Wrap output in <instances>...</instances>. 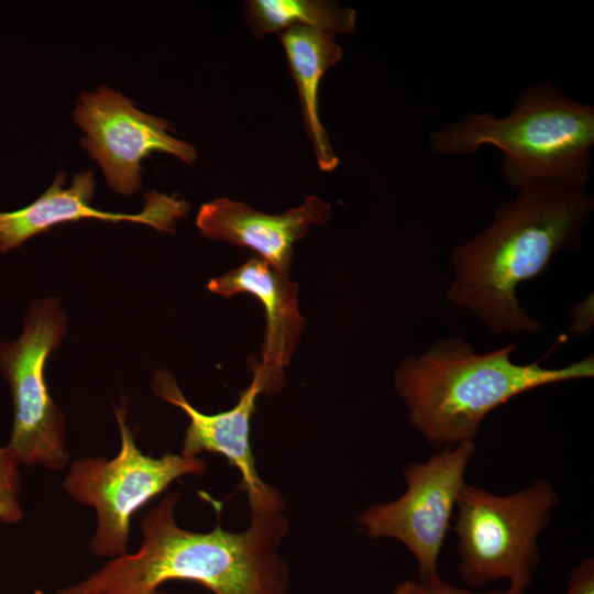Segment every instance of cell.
I'll use <instances>...</instances> for the list:
<instances>
[{"label": "cell", "instance_id": "1", "mask_svg": "<svg viewBox=\"0 0 594 594\" xmlns=\"http://www.w3.org/2000/svg\"><path fill=\"white\" fill-rule=\"evenodd\" d=\"M516 191L494 210L488 226L451 253L448 300L494 334L541 331L520 307L517 288L542 275L558 253L580 246L594 208L585 186L543 182Z\"/></svg>", "mask_w": 594, "mask_h": 594}, {"label": "cell", "instance_id": "2", "mask_svg": "<svg viewBox=\"0 0 594 594\" xmlns=\"http://www.w3.org/2000/svg\"><path fill=\"white\" fill-rule=\"evenodd\" d=\"M182 495L166 494L141 520L133 553L110 559L82 581L56 594H154L168 581L196 582L215 594H286L289 571L278 548L288 532L283 513L252 515L240 532H196L180 527Z\"/></svg>", "mask_w": 594, "mask_h": 594}, {"label": "cell", "instance_id": "3", "mask_svg": "<svg viewBox=\"0 0 594 594\" xmlns=\"http://www.w3.org/2000/svg\"><path fill=\"white\" fill-rule=\"evenodd\" d=\"M515 344L477 353L465 340L446 337L407 356L394 375L410 425L431 444L474 441L483 419L509 399L541 386L594 376L587 355L561 367L512 360Z\"/></svg>", "mask_w": 594, "mask_h": 594}, {"label": "cell", "instance_id": "4", "mask_svg": "<svg viewBox=\"0 0 594 594\" xmlns=\"http://www.w3.org/2000/svg\"><path fill=\"white\" fill-rule=\"evenodd\" d=\"M433 154L503 152L501 175L518 190L535 183L585 186L594 146V108L541 82L521 91L507 116L471 111L428 136Z\"/></svg>", "mask_w": 594, "mask_h": 594}, {"label": "cell", "instance_id": "5", "mask_svg": "<svg viewBox=\"0 0 594 594\" xmlns=\"http://www.w3.org/2000/svg\"><path fill=\"white\" fill-rule=\"evenodd\" d=\"M558 504L554 486L543 477L508 495L466 483L454 525L463 581L483 587L507 580L510 591L525 594L540 562L539 535Z\"/></svg>", "mask_w": 594, "mask_h": 594}, {"label": "cell", "instance_id": "6", "mask_svg": "<svg viewBox=\"0 0 594 594\" xmlns=\"http://www.w3.org/2000/svg\"><path fill=\"white\" fill-rule=\"evenodd\" d=\"M121 436L113 458L85 457L74 461L63 481V490L74 501L91 506L97 528L89 542L92 554L117 558L128 552L133 515L177 479L201 475L207 463L198 457L166 453L144 454L127 421L125 407L114 406Z\"/></svg>", "mask_w": 594, "mask_h": 594}, {"label": "cell", "instance_id": "7", "mask_svg": "<svg viewBox=\"0 0 594 594\" xmlns=\"http://www.w3.org/2000/svg\"><path fill=\"white\" fill-rule=\"evenodd\" d=\"M67 317L56 297L33 302L15 341L0 343V372L9 384L13 421L9 448L20 464L58 471L69 463L66 425L52 399L44 370L58 348Z\"/></svg>", "mask_w": 594, "mask_h": 594}, {"label": "cell", "instance_id": "8", "mask_svg": "<svg viewBox=\"0 0 594 594\" xmlns=\"http://www.w3.org/2000/svg\"><path fill=\"white\" fill-rule=\"evenodd\" d=\"M475 451L474 441L443 447L426 462L402 468L405 493L362 510L356 521L371 539L392 538L415 557L419 582L439 576L438 561Z\"/></svg>", "mask_w": 594, "mask_h": 594}, {"label": "cell", "instance_id": "9", "mask_svg": "<svg viewBox=\"0 0 594 594\" xmlns=\"http://www.w3.org/2000/svg\"><path fill=\"white\" fill-rule=\"evenodd\" d=\"M73 120L85 133L81 146L99 164L108 185L121 195L141 189V162L151 152L174 155L189 165L197 160L193 144L168 133L173 131L169 121L139 110L108 86L82 91Z\"/></svg>", "mask_w": 594, "mask_h": 594}, {"label": "cell", "instance_id": "10", "mask_svg": "<svg viewBox=\"0 0 594 594\" xmlns=\"http://www.w3.org/2000/svg\"><path fill=\"white\" fill-rule=\"evenodd\" d=\"M253 375L238 404L215 415L204 414L189 404L166 370L155 373L152 388L156 396L180 408L189 419L182 455L198 457L202 452L223 455L241 474V488L248 496L252 515L283 513V497L260 477L250 446V419L255 411L257 396L266 393V380L257 365Z\"/></svg>", "mask_w": 594, "mask_h": 594}, {"label": "cell", "instance_id": "11", "mask_svg": "<svg viewBox=\"0 0 594 594\" xmlns=\"http://www.w3.org/2000/svg\"><path fill=\"white\" fill-rule=\"evenodd\" d=\"M65 177L64 172L57 173L48 189L29 206L10 212L0 211V254L19 248L28 239L54 226L80 219L139 222L160 232L174 233L177 221L184 218L189 209L184 199L151 190L145 194V206L140 213L98 210L91 206L95 193L94 172L76 174L67 188L63 187Z\"/></svg>", "mask_w": 594, "mask_h": 594}, {"label": "cell", "instance_id": "12", "mask_svg": "<svg viewBox=\"0 0 594 594\" xmlns=\"http://www.w3.org/2000/svg\"><path fill=\"white\" fill-rule=\"evenodd\" d=\"M331 215V206L317 196L307 197L300 206L280 215L217 198L200 207L196 226L208 239L249 248L273 270L288 275L294 244L307 235L311 226L326 223Z\"/></svg>", "mask_w": 594, "mask_h": 594}, {"label": "cell", "instance_id": "13", "mask_svg": "<svg viewBox=\"0 0 594 594\" xmlns=\"http://www.w3.org/2000/svg\"><path fill=\"white\" fill-rule=\"evenodd\" d=\"M208 289L223 297L249 294L260 300L265 314L262 362L257 366L266 380V394L280 388L283 369L289 363L306 320L298 308V284L273 270L260 257L212 278Z\"/></svg>", "mask_w": 594, "mask_h": 594}, {"label": "cell", "instance_id": "14", "mask_svg": "<svg viewBox=\"0 0 594 594\" xmlns=\"http://www.w3.org/2000/svg\"><path fill=\"white\" fill-rule=\"evenodd\" d=\"M296 84L306 134L322 172L339 165L329 135L324 130L318 106L320 80L343 55L342 47L330 32L311 28H293L277 34Z\"/></svg>", "mask_w": 594, "mask_h": 594}, {"label": "cell", "instance_id": "15", "mask_svg": "<svg viewBox=\"0 0 594 594\" xmlns=\"http://www.w3.org/2000/svg\"><path fill=\"white\" fill-rule=\"evenodd\" d=\"M244 21L257 38L293 28L351 34L355 30L356 12L326 0H249L244 4Z\"/></svg>", "mask_w": 594, "mask_h": 594}, {"label": "cell", "instance_id": "16", "mask_svg": "<svg viewBox=\"0 0 594 594\" xmlns=\"http://www.w3.org/2000/svg\"><path fill=\"white\" fill-rule=\"evenodd\" d=\"M19 465L14 452L0 442V521L4 524H16L23 519Z\"/></svg>", "mask_w": 594, "mask_h": 594}, {"label": "cell", "instance_id": "17", "mask_svg": "<svg viewBox=\"0 0 594 594\" xmlns=\"http://www.w3.org/2000/svg\"><path fill=\"white\" fill-rule=\"evenodd\" d=\"M564 594H594V559L584 558L572 571Z\"/></svg>", "mask_w": 594, "mask_h": 594}, {"label": "cell", "instance_id": "18", "mask_svg": "<svg viewBox=\"0 0 594 594\" xmlns=\"http://www.w3.org/2000/svg\"><path fill=\"white\" fill-rule=\"evenodd\" d=\"M419 583H420L424 594H517L510 591L509 588L504 590V591L492 590L487 592L469 591L461 587H457L450 583H447L440 576L428 582H419Z\"/></svg>", "mask_w": 594, "mask_h": 594}, {"label": "cell", "instance_id": "19", "mask_svg": "<svg viewBox=\"0 0 594 594\" xmlns=\"http://www.w3.org/2000/svg\"><path fill=\"white\" fill-rule=\"evenodd\" d=\"M574 321L570 331L576 336L587 334L593 326V302L592 297L574 306L571 310Z\"/></svg>", "mask_w": 594, "mask_h": 594}, {"label": "cell", "instance_id": "20", "mask_svg": "<svg viewBox=\"0 0 594 594\" xmlns=\"http://www.w3.org/2000/svg\"><path fill=\"white\" fill-rule=\"evenodd\" d=\"M394 594H424L418 581L405 580L396 584Z\"/></svg>", "mask_w": 594, "mask_h": 594}, {"label": "cell", "instance_id": "21", "mask_svg": "<svg viewBox=\"0 0 594 594\" xmlns=\"http://www.w3.org/2000/svg\"><path fill=\"white\" fill-rule=\"evenodd\" d=\"M34 594H45V593H44L43 591H41V590H36V591L34 592Z\"/></svg>", "mask_w": 594, "mask_h": 594}, {"label": "cell", "instance_id": "22", "mask_svg": "<svg viewBox=\"0 0 594 594\" xmlns=\"http://www.w3.org/2000/svg\"><path fill=\"white\" fill-rule=\"evenodd\" d=\"M154 594H169V593L157 591V592H155Z\"/></svg>", "mask_w": 594, "mask_h": 594}, {"label": "cell", "instance_id": "23", "mask_svg": "<svg viewBox=\"0 0 594 594\" xmlns=\"http://www.w3.org/2000/svg\"><path fill=\"white\" fill-rule=\"evenodd\" d=\"M286 594H288V593H286Z\"/></svg>", "mask_w": 594, "mask_h": 594}]
</instances>
